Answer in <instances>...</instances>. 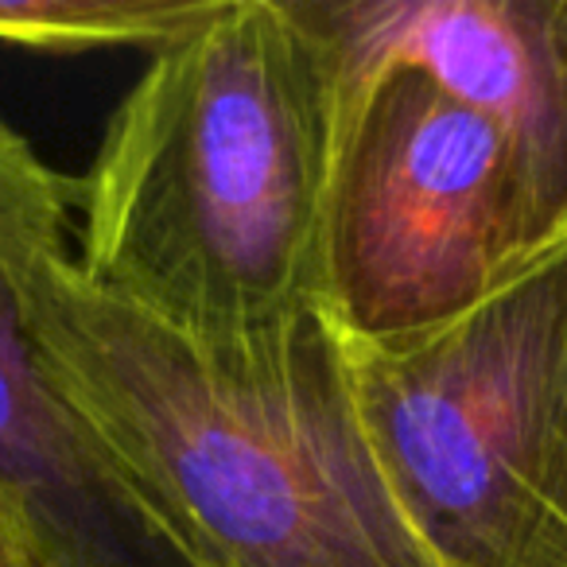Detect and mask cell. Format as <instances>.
Returning a JSON list of instances; mask_svg holds the SVG:
<instances>
[{"label": "cell", "mask_w": 567, "mask_h": 567, "mask_svg": "<svg viewBox=\"0 0 567 567\" xmlns=\"http://www.w3.org/2000/svg\"><path fill=\"white\" fill-rule=\"evenodd\" d=\"M28 327L48 385L179 567H435L323 316L268 354L214 358L55 252L28 280Z\"/></svg>", "instance_id": "6da1fadb"}, {"label": "cell", "mask_w": 567, "mask_h": 567, "mask_svg": "<svg viewBox=\"0 0 567 567\" xmlns=\"http://www.w3.org/2000/svg\"><path fill=\"white\" fill-rule=\"evenodd\" d=\"M331 152V82L288 0H221L113 110L74 268L203 354H268L323 316Z\"/></svg>", "instance_id": "7a4b0ae2"}, {"label": "cell", "mask_w": 567, "mask_h": 567, "mask_svg": "<svg viewBox=\"0 0 567 567\" xmlns=\"http://www.w3.org/2000/svg\"><path fill=\"white\" fill-rule=\"evenodd\" d=\"M342 347L381 474L435 567H567V234L455 323Z\"/></svg>", "instance_id": "3957f363"}, {"label": "cell", "mask_w": 567, "mask_h": 567, "mask_svg": "<svg viewBox=\"0 0 567 567\" xmlns=\"http://www.w3.org/2000/svg\"><path fill=\"white\" fill-rule=\"evenodd\" d=\"M323 319L396 347L463 319L567 234L517 144L416 71L334 94Z\"/></svg>", "instance_id": "277c9868"}, {"label": "cell", "mask_w": 567, "mask_h": 567, "mask_svg": "<svg viewBox=\"0 0 567 567\" xmlns=\"http://www.w3.org/2000/svg\"><path fill=\"white\" fill-rule=\"evenodd\" d=\"M79 179L0 117V497L24 505L74 567H179L141 525L35 362L28 280L66 252Z\"/></svg>", "instance_id": "5b68a950"}, {"label": "cell", "mask_w": 567, "mask_h": 567, "mask_svg": "<svg viewBox=\"0 0 567 567\" xmlns=\"http://www.w3.org/2000/svg\"><path fill=\"white\" fill-rule=\"evenodd\" d=\"M331 97L416 71L482 113L525 156L567 229V0H288Z\"/></svg>", "instance_id": "8992f818"}, {"label": "cell", "mask_w": 567, "mask_h": 567, "mask_svg": "<svg viewBox=\"0 0 567 567\" xmlns=\"http://www.w3.org/2000/svg\"><path fill=\"white\" fill-rule=\"evenodd\" d=\"M221 0H0V43L35 51H159L218 12Z\"/></svg>", "instance_id": "52a82bcc"}, {"label": "cell", "mask_w": 567, "mask_h": 567, "mask_svg": "<svg viewBox=\"0 0 567 567\" xmlns=\"http://www.w3.org/2000/svg\"><path fill=\"white\" fill-rule=\"evenodd\" d=\"M0 567H74L24 505L0 497Z\"/></svg>", "instance_id": "ba28073f"}]
</instances>
